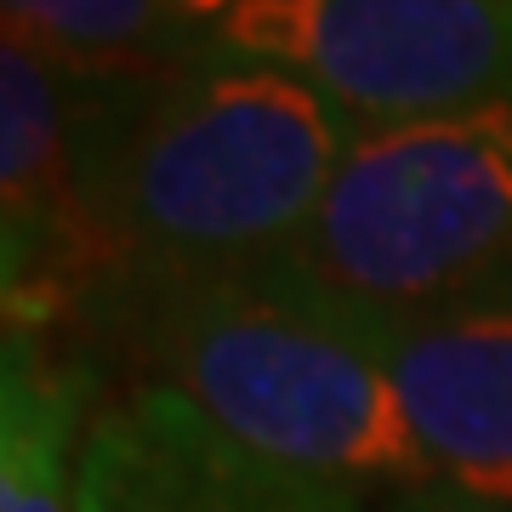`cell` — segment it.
Here are the masks:
<instances>
[{
	"mask_svg": "<svg viewBox=\"0 0 512 512\" xmlns=\"http://www.w3.org/2000/svg\"><path fill=\"white\" fill-rule=\"evenodd\" d=\"M211 52L302 74L359 126L512 97V0H234Z\"/></svg>",
	"mask_w": 512,
	"mask_h": 512,
	"instance_id": "cell-4",
	"label": "cell"
},
{
	"mask_svg": "<svg viewBox=\"0 0 512 512\" xmlns=\"http://www.w3.org/2000/svg\"><path fill=\"white\" fill-rule=\"evenodd\" d=\"M370 512H512V501H484L450 484H410V490H387Z\"/></svg>",
	"mask_w": 512,
	"mask_h": 512,
	"instance_id": "cell-9",
	"label": "cell"
},
{
	"mask_svg": "<svg viewBox=\"0 0 512 512\" xmlns=\"http://www.w3.org/2000/svg\"><path fill=\"white\" fill-rule=\"evenodd\" d=\"M6 35L69 69H160L217 46L234 0H0Z\"/></svg>",
	"mask_w": 512,
	"mask_h": 512,
	"instance_id": "cell-8",
	"label": "cell"
},
{
	"mask_svg": "<svg viewBox=\"0 0 512 512\" xmlns=\"http://www.w3.org/2000/svg\"><path fill=\"white\" fill-rule=\"evenodd\" d=\"M353 308V302H348ZM427 478L512 501V291L439 308H353Z\"/></svg>",
	"mask_w": 512,
	"mask_h": 512,
	"instance_id": "cell-5",
	"label": "cell"
},
{
	"mask_svg": "<svg viewBox=\"0 0 512 512\" xmlns=\"http://www.w3.org/2000/svg\"><path fill=\"white\" fill-rule=\"evenodd\" d=\"M279 262L382 313L512 291V97L359 131Z\"/></svg>",
	"mask_w": 512,
	"mask_h": 512,
	"instance_id": "cell-3",
	"label": "cell"
},
{
	"mask_svg": "<svg viewBox=\"0 0 512 512\" xmlns=\"http://www.w3.org/2000/svg\"><path fill=\"white\" fill-rule=\"evenodd\" d=\"M376 501L285 473L177 399L126 387L86 433L74 512H370Z\"/></svg>",
	"mask_w": 512,
	"mask_h": 512,
	"instance_id": "cell-6",
	"label": "cell"
},
{
	"mask_svg": "<svg viewBox=\"0 0 512 512\" xmlns=\"http://www.w3.org/2000/svg\"><path fill=\"white\" fill-rule=\"evenodd\" d=\"M80 74L74 200L97 279L285 256L365 131L302 74L234 52Z\"/></svg>",
	"mask_w": 512,
	"mask_h": 512,
	"instance_id": "cell-1",
	"label": "cell"
},
{
	"mask_svg": "<svg viewBox=\"0 0 512 512\" xmlns=\"http://www.w3.org/2000/svg\"><path fill=\"white\" fill-rule=\"evenodd\" d=\"M97 370L52 348V330H6L0 359V512H74L97 421Z\"/></svg>",
	"mask_w": 512,
	"mask_h": 512,
	"instance_id": "cell-7",
	"label": "cell"
},
{
	"mask_svg": "<svg viewBox=\"0 0 512 512\" xmlns=\"http://www.w3.org/2000/svg\"><path fill=\"white\" fill-rule=\"evenodd\" d=\"M126 365L228 444L353 495L433 484L404 410L342 296L268 262L114 268L74 313Z\"/></svg>",
	"mask_w": 512,
	"mask_h": 512,
	"instance_id": "cell-2",
	"label": "cell"
}]
</instances>
